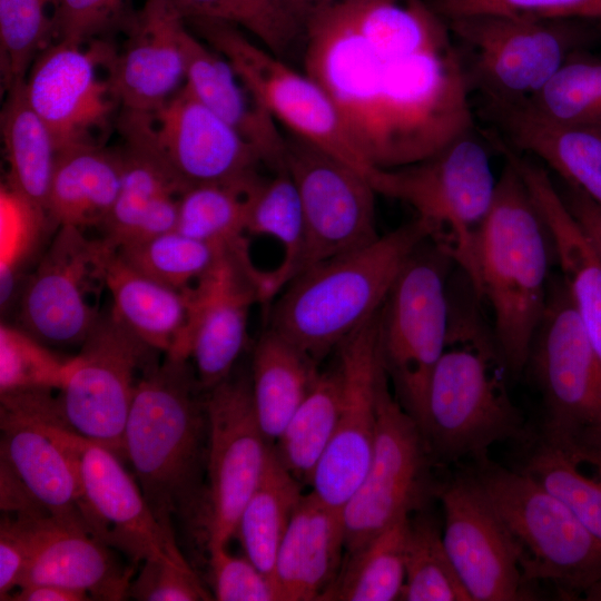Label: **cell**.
Wrapping results in <instances>:
<instances>
[{
  "label": "cell",
  "instance_id": "cell-1",
  "mask_svg": "<svg viewBox=\"0 0 601 601\" xmlns=\"http://www.w3.org/2000/svg\"><path fill=\"white\" fill-rule=\"evenodd\" d=\"M450 40L366 0H341L305 20V73L332 98L372 168L420 162L471 129V82Z\"/></svg>",
  "mask_w": 601,
  "mask_h": 601
},
{
  "label": "cell",
  "instance_id": "cell-2",
  "mask_svg": "<svg viewBox=\"0 0 601 601\" xmlns=\"http://www.w3.org/2000/svg\"><path fill=\"white\" fill-rule=\"evenodd\" d=\"M472 287L454 300L444 351L432 373L420 428L435 463L489 455L500 442H519L528 428L510 397V376L493 328Z\"/></svg>",
  "mask_w": 601,
  "mask_h": 601
},
{
  "label": "cell",
  "instance_id": "cell-3",
  "mask_svg": "<svg viewBox=\"0 0 601 601\" xmlns=\"http://www.w3.org/2000/svg\"><path fill=\"white\" fill-rule=\"evenodd\" d=\"M189 358L165 355L142 374L124 434V457L154 515L175 536V519L197 510L207 465L206 397Z\"/></svg>",
  "mask_w": 601,
  "mask_h": 601
},
{
  "label": "cell",
  "instance_id": "cell-4",
  "mask_svg": "<svg viewBox=\"0 0 601 601\" xmlns=\"http://www.w3.org/2000/svg\"><path fill=\"white\" fill-rule=\"evenodd\" d=\"M551 256L550 231L520 171L505 158L477 233L471 286L491 307L493 333L512 378L525 371L546 307Z\"/></svg>",
  "mask_w": 601,
  "mask_h": 601
},
{
  "label": "cell",
  "instance_id": "cell-5",
  "mask_svg": "<svg viewBox=\"0 0 601 601\" xmlns=\"http://www.w3.org/2000/svg\"><path fill=\"white\" fill-rule=\"evenodd\" d=\"M430 236L427 225L416 218L306 269L274 298L268 328L318 363L382 308Z\"/></svg>",
  "mask_w": 601,
  "mask_h": 601
},
{
  "label": "cell",
  "instance_id": "cell-6",
  "mask_svg": "<svg viewBox=\"0 0 601 601\" xmlns=\"http://www.w3.org/2000/svg\"><path fill=\"white\" fill-rule=\"evenodd\" d=\"M471 470L483 485L513 543L525 581L551 583L579 599L601 579V539L528 474L487 456Z\"/></svg>",
  "mask_w": 601,
  "mask_h": 601
},
{
  "label": "cell",
  "instance_id": "cell-7",
  "mask_svg": "<svg viewBox=\"0 0 601 601\" xmlns=\"http://www.w3.org/2000/svg\"><path fill=\"white\" fill-rule=\"evenodd\" d=\"M496 181L487 149L473 132L423 161L377 169L371 180L377 194L416 211V218L430 228V240L461 268L470 284L475 277L477 233Z\"/></svg>",
  "mask_w": 601,
  "mask_h": 601
},
{
  "label": "cell",
  "instance_id": "cell-8",
  "mask_svg": "<svg viewBox=\"0 0 601 601\" xmlns=\"http://www.w3.org/2000/svg\"><path fill=\"white\" fill-rule=\"evenodd\" d=\"M425 243L403 268L380 315L384 368L396 400L418 427L430 380L445 347L450 313L446 274L453 263L433 243L427 248Z\"/></svg>",
  "mask_w": 601,
  "mask_h": 601
},
{
  "label": "cell",
  "instance_id": "cell-9",
  "mask_svg": "<svg viewBox=\"0 0 601 601\" xmlns=\"http://www.w3.org/2000/svg\"><path fill=\"white\" fill-rule=\"evenodd\" d=\"M570 19L479 13L445 20L471 57L484 102L530 100L577 52L584 29Z\"/></svg>",
  "mask_w": 601,
  "mask_h": 601
},
{
  "label": "cell",
  "instance_id": "cell-10",
  "mask_svg": "<svg viewBox=\"0 0 601 601\" xmlns=\"http://www.w3.org/2000/svg\"><path fill=\"white\" fill-rule=\"evenodd\" d=\"M187 27L220 53L239 79L290 134L319 147L372 180V168L352 144L332 98L307 73L249 40L239 27L205 17L184 18Z\"/></svg>",
  "mask_w": 601,
  "mask_h": 601
},
{
  "label": "cell",
  "instance_id": "cell-11",
  "mask_svg": "<svg viewBox=\"0 0 601 601\" xmlns=\"http://www.w3.org/2000/svg\"><path fill=\"white\" fill-rule=\"evenodd\" d=\"M384 368L377 393L373 453L359 485L342 510L347 553L365 544L404 515L426 509L439 496L435 463L415 420L390 391Z\"/></svg>",
  "mask_w": 601,
  "mask_h": 601
},
{
  "label": "cell",
  "instance_id": "cell-12",
  "mask_svg": "<svg viewBox=\"0 0 601 601\" xmlns=\"http://www.w3.org/2000/svg\"><path fill=\"white\" fill-rule=\"evenodd\" d=\"M150 347L120 322L102 313L71 357L59 390L67 424L81 436L124 457V434L137 385L155 363Z\"/></svg>",
  "mask_w": 601,
  "mask_h": 601
},
{
  "label": "cell",
  "instance_id": "cell-13",
  "mask_svg": "<svg viewBox=\"0 0 601 601\" xmlns=\"http://www.w3.org/2000/svg\"><path fill=\"white\" fill-rule=\"evenodd\" d=\"M116 247L59 226L18 294L20 327L46 345H81L100 318L106 270Z\"/></svg>",
  "mask_w": 601,
  "mask_h": 601
},
{
  "label": "cell",
  "instance_id": "cell-14",
  "mask_svg": "<svg viewBox=\"0 0 601 601\" xmlns=\"http://www.w3.org/2000/svg\"><path fill=\"white\" fill-rule=\"evenodd\" d=\"M285 166L297 187L304 219L295 278L380 236L375 218L377 193L368 177L319 147L293 134L285 137Z\"/></svg>",
  "mask_w": 601,
  "mask_h": 601
},
{
  "label": "cell",
  "instance_id": "cell-15",
  "mask_svg": "<svg viewBox=\"0 0 601 601\" xmlns=\"http://www.w3.org/2000/svg\"><path fill=\"white\" fill-rule=\"evenodd\" d=\"M51 392L0 394L1 462L47 514L81 518V435L67 424Z\"/></svg>",
  "mask_w": 601,
  "mask_h": 601
},
{
  "label": "cell",
  "instance_id": "cell-16",
  "mask_svg": "<svg viewBox=\"0 0 601 601\" xmlns=\"http://www.w3.org/2000/svg\"><path fill=\"white\" fill-rule=\"evenodd\" d=\"M208 545L227 546L266 466L272 443L255 410L250 375L207 390Z\"/></svg>",
  "mask_w": 601,
  "mask_h": 601
},
{
  "label": "cell",
  "instance_id": "cell-17",
  "mask_svg": "<svg viewBox=\"0 0 601 601\" xmlns=\"http://www.w3.org/2000/svg\"><path fill=\"white\" fill-rule=\"evenodd\" d=\"M263 276L242 237L226 245L213 268L186 294V328L177 347L165 355L193 358L204 390L230 375L247 339L249 309L262 302Z\"/></svg>",
  "mask_w": 601,
  "mask_h": 601
},
{
  "label": "cell",
  "instance_id": "cell-18",
  "mask_svg": "<svg viewBox=\"0 0 601 601\" xmlns=\"http://www.w3.org/2000/svg\"><path fill=\"white\" fill-rule=\"evenodd\" d=\"M380 315L381 309L338 346L342 395L337 424L311 482L312 492L337 510H343L359 485L373 453L384 371Z\"/></svg>",
  "mask_w": 601,
  "mask_h": 601
},
{
  "label": "cell",
  "instance_id": "cell-19",
  "mask_svg": "<svg viewBox=\"0 0 601 601\" xmlns=\"http://www.w3.org/2000/svg\"><path fill=\"white\" fill-rule=\"evenodd\" d=\"M443 541L472 601L532 600L494 504L471 469L441 483Z\"/></svg>",
  "mask_w": 601,
  "mask_h": 601
},
{
  "label": "cell",
  "instance_id": "cell-20",
  "mask_svg": "<svg viewBox=\"0 0 601 601\" xmlns=\"http://www.w3.org/2000/svg\"><path fill=\"white\" fill-rule=\"evenodd\" d=\"M116 47L101 39L86 45L49 43L24 79L29 102L50 130L57 151L100 142L119 102L99 69L111 61ZM101 144V142H100Z\"/></svg>",
  "mask_w": 601,
  "mask_h": 601
},
{
  "label": "cell",
  "instance_id": "cell-21",
  "mask_svg": "<svg viewBox=\"0 0 601 601\" xmlns=\"http://www.w3.org/2000/svg\"><path fill=\"white\" fill-rule=\"evenodd\" d=\"M525 370L541 394L542 418L601 425V359L561 275L550 280Z\"/></svg>",
  "mask_w": 601,
  "mask_h": 601
},
{
  "label": "cell",
  "instance_id": "cell-22",
  "mask_svg": "<svg viewBox=\"0 0 601 601\" xmlns=\"http://www.w3.org/2000/svg\"><path fill=\"white\" fill-rule=\"evenodd\" d=\"M80 462V513L91 534L134 563L149 559L187 563L117 454L81 436Z\"/></svg>",
  "mask_w": 601,
  "mask_h": 601
},
{
  "label": "cell",
  "instance_id": "cell-23",
  "mask_svg": "<svg viewBox=\"0 0 601 601\" xmlns=\"http://www.w3.org/2000/svg\"><path fill=\"white\" fill-rule=\"evenodd\" d=\"M154 142L188 186L238 184L259 177L257 150L184 87L151 115Z\"/></svg>",
  "mask_w": 601,
  "mask_h": 601
},
{
  "label": "cell",
  "instance_id": "cell-24",
  "mask_svg": "<svg viewBox=\"0 0 601 601\" xmlns=\"http://www.w3.org/2000/svg\"><path fill=\"white\" fill-rule=\"evenodd\" d=\"M186 29L171 0H146L134 11L106 71L121 109L152 115L184 87Z\"/></svg>",
  "mask_w": 601,
  "mask_h": 601
},
{
  "label": "cell",
  "instance_id": "cell-25",
  "mask_svg": "<svg viewBox=\"0 0 601 601\" xmlns=\"http://www.w3.org/2000/svg\"><path fill=\"white\" fill-rule=\"evenodd\" d=\"M121 185L102 226L116 248L145 242L176 228L179 198L188 186L161 158L151 134V115L121 109Z\"/></svg>",
  "mask_w": 601,
  "mask_h": 601
},
{
  "label": "cell",
  "instance_id": "cell-26",
  "mask_svg": "<svg viewBox=\"0 0 601 601\" xmlns=\"http://www.w3.org/2000/svg\"><path fill=\"white\" fill-rule=\"evenodd\" d=\"M515 444L512 466L562 500L601 539V425L542 418Z\"/></svg>",
  "mask_w": 601,
  "mask_h": 601
},
{
  "label": "cell",
  "instance_id": "cell-27",
  "mask_svg": "<svg viewBox=\"0 0 601 601\" xmlns=\"http://www.w3.org/2000/svg\"><path fill=\"white\" fill-rule=\"evenodd\" d=\"M132 572L88 531L81 518L42 514L19 588L55 584L83 592L91 600L119 601L128 597Z\"/></svg>",
  "mask_w": 601,
  "mask_h": 601
},
{
  "label": "cell",
  "instance_id": "cell-28",
  "mask_svg": "<svg viewBox=\"0 0 601 601\" xmlns=\"http://www.w3.org/2000/svg\"><path fill=\"white\" fill-rule=\"evenodd\" d=\"M524 179L550 231L561 277L582 326L601 359V260L568 209L549 171L512 148L500 149Z\"/></svg>",
  "mask_w": 601,
  "mask_h": 601
},
{
  "label": "cell",
  "instance_id": "cell-29",
  "mask_svg": "<svg viewBox=\"0 0 601 601\" xmlns=\"http://www.w3.org/2000/svg\"><path fill=\"white\" fill-rule=\"evenodd\" d=\"M342 510L312 491L299 501L278 548L274 583L277 601L323 600L342 568Z\"/></svg>",
  "mask_w": 601,
  "mask_h": 601
},
{
  "label": "cell",
  "instance_id": "cell-30",
  "mask_svg": "<svg viewBox=\"0 0 601 601\" xmlns=\"http://www.w3.org/2000/svg\"><path fill=\"white\" fill-rule=\"evenodd\" d=\"M484 110L508 145L541 159L601 207V127L553 122L525 101L485 102Z\"/></svg>",
  "mask_w": 601,
  "mask_h": 601
},
{
  "label": "cell",
  "instance_id": "cell-31",
  "mask_svg": "<svg viewBox=\"0 0 601 601\" xmlns=\"http://www.w3.org/2000/svg\"><path fill=\"white\" fill-rule=\"evenodd\" d=\"M185 86L260 155L272 170L285 166V137L276 120L229 62L187 27L183 38Z\"/></svg>",
  "mask_w": 601,
  "mask_h": 601
},
{
  "label": "cell",
  "instance_id": "cell-32",
  "mask_svg": "<svg viewBox=\"0 0 601 601\" xmlns=\"http://www.w3.org/2000/svg\"><path fill=\"white\" fill-rule=\"evenodd\" d=\"M121 174L118 150L100 142L59 150L47 199L50 220L56 227L102 228L117 200Z\"/></svg>",
  "mask_w": 601,
  "mask_h": 601
},
{
  "label": "cell",
  "instance_id": "cell-33",
  "mask_svg": "<svg viewBox=\"0 0 601 601\" xmlns=\"http://www.w3.org/2000/svg\"><path fill=\"white\" fill-rule=\"evenodd\" d=\"M111 312L140 339L158 352L170 354L187 325L186 294L173 289L111 254L106 270Z\"/></svg>",
  "mask_w": 601,
  "mask_h": 601
},
{
  "label": "cell",
  "instance_id": "cell-34",
  "mask_svg": "<svg viewBox=\"0 0 601 601\" xmlns=\"http://www.w3.org/2000/svg\"><path fill=\"white\" fill-rule=\"evenodd\" d=\"M318 363L295 344L266 328L252 361V393L260 427L273 444L308 394Z\"/></svg>",
  "mask_w": 601,
  "mask_h": 601
},
{
  "label": "cell",
  "instance_id": "cell-35",
  "mask_svg": "<svg viewBox=\"0 0 601 601\" xmlns=\"http://www.w3.org/2000/svg\"><path fill=\"white\" fill-rule=\"evenodd\" d=\"M0 125L6 181L47 213L58 151L50 130L29 102L24 80L6 89Z\"/></svg>",
  "mask_w": 601,
  "mask_h": 601
},
{
  "label": "cell",
  "instance_id": "cell-36",
  "mask_svg": "<svg viewBox=\"0 0 601 601\" xmlns=\"http://www.w3.org/2000/svg\"><path fill=\"white\" fill-rule=\"evenodd\" d=\"M300 485L272 445L263 475L237 524L245 555L273 583L279 544L304 495Z\"/></svg>",
  "mask_w": 601,
  "mask_h": 601
},
{
  "label": "cell",
  "instance_id": "cell-37",
  "mask_svg": "<svg viewBox=\"0 0 601 601\" xmlns=\"http://www.w3.org/2000/svg\"><path fill=\"white\" fill-rule=\"evenodd\" d=\"M246 231L276 239L283 248L280 264L264 272L262 302L274 299L294 278L304 242V219L300 197L286 166L263 177L249 204Z\"/></svg>",
  "mask_w": 601,
  "mask_h": 601
},
{
  "label": "cell",
  "instance_id": "cell-38",
  "mask_svg": "<svg viewBox=\"0 0 601 601\" xmlns=\"http://www.w3.org/2000/svg\"><path fill=\"white\" fill-rule=\"evenodd\" d=\"M410 516L400 518L361 548L347 553L337 579L323 600H400L405 582Z\"/></svg>",
  "mask_w": 601,
  "mask_h": 601
},
{
  "label": "cell",
  "instance_id": "cell-39",
  "mask_svg": "<svg viewBox=\"0 0 601 601\" xmlns=\"http://www.w3.org/2000/svg\"><path fill=\"white\" fill-rule=\"evenodd\" d=\"M342 395L337 365L321 372L295 411L274 449L282 463L302 483L312 482L316 466L335 433Z\"/></svg>",
  "mask_w": 601,
  "mask_h": 601
},
{
  "label": "cell",
  "instance_id": "cell-40",
  "mask_svg": "<svg viewBox=\"0 0 601 601\" xmlns=\"http://www.w3.org/2000/svg\"><path fill=\"white\" fill-rule=\"evenodd\" d=\"M414 513L410 516L400 600L472 601L447 553L439 522L425 509Z\"/></svg>",
  "mask_w": 601,
  "mask_h": 601
},
{
  "label": "cell",
  "instance_id": "cell-41",
  "mask_svg": "<svg viewBox=\"0 0 601 601\" xmlns=\"http://www.w3.org/2000/svg\"><path fill=\"white\" fill-rule=\"evenodd\" d=\"M262 176L238 184H201L179 198L176 230L214 244L244 237L252 195Z\"/></svg>",
  "mask_w": 601,
  "mask_h": 601
},
{
  "label": "cell",
  "instance_id": "cell-42",
  "mask_svg": "<svg viewBox=\"0 0 601 601\" xmlns=\"http://www.w3.org/2000/svg\"><path fill=\"white\" fill-rule=\"evenodd\" d=\"M228 244L198 240L173 229L116 249L137 270L188 294L213 268Z\"/></svg>",
  "mask_w": 601,
  "mask_h": 601
},
{
  "label": "cell",
  "instance_id": "cell-43",
  "mask_svg": "<svg viewBox=\"0 0 601 601\" xmlns=\"http://www.w3.org/2000/svg\"><path fill=\"white\" fill-rule=\"evenodd\" d=\"M49 226L56 227L46 210L7 181L1 184L0 305L2 312L16 302L26 279V269L36 256Z\"/></svg>",
  "mask_w": 601,
  "mask_h": 601
},
{
  "label": "cell",
  "instance_id": "cell-44",
  "mask_svg": "<svg viewBox=\"0 0 601 601\" xmlns=\"http://www.w3.org/2000/svg\"><path fill=\"white\" fill-rule=\"evenodd\" d=\"M525 102L556 124L601 127V60L577 51Z\"/></svg>",
  "mask_w": 601,
  "mask_h": 601
},
{
  "label": "cell",
  "instance_id": "cell-45",
  "mask_svg": "<svg viewBox=\"0 0 601 601\" xmlns=\"http://www.w3.org/2000/svg\"><path fill=\"white\" fill-rule=\"evenodd\" d=\"M184 18L205 17L230 22L282 57L302 40L303 28L277 0H171Z\"/></svg>",
  "mask_w": 601,
  "mask_h": 601
},
{
  "label": "cell",
  "instance_id": "cell-46",
  "mask_svg": "<svg viewBox=\"0 0 601 601\" xmlns=\"http://www.w3.org/2000/svg\"><path fill=\"white\" fill-rule=\"evenodd\" d=\"M56 0H0V52L4 90L24 80L37 56L50 42Z\"/></svg>",
  "mask_w": 601,
  "mask_h": 601
},
{
  "label": "cell",
  "instance_id": "cell-47",
  "mask_svg": "<svg viewBox=\"0 0 601 601\" xmlns=\"http://www.w3.org/2000/svg\"><path fill=\"white\" fill-rule=\"evenodd\" d=\"M70 358L50 351L20 326L0 325V394L23 390H60Z\"/></svg>",
  "mask_w": 601,
  "mask_h": 601
},
{
  "label": "cell",
  "instance_id": "cell-48",
  "mask_svg": "<svg viewBox=\"0 0 601 601\" xmlns=\"http://www.w3.org/2000/svg\"><path fill=\"white\" fill-rule=\"evenodd\" d=\"M131 3L132 0H56L50 14L51 42L86 45L122 29L135 11Z\"/></svg>",
  "mask_w": 601,
  "mask_h": 601
},
{
  "label": "cell",
  "instance_id": "cell-49",
  "mask_svg": "<svg viewBox=\"0 0 601 601\" xmlns=\"http://www.w3.org/2000/svg\"><path fill=\"white\" fill-rule=\"evenodd\" d=\"M430 6L444 20L479 13L570 20L601 18V0H433Z\"/></svg>",
  "mask_w": 601,
  "mask_h": 601
},
{
  "label": "cell",
  "instance_id": "cell-50",
  "mask_svg": "<svg viewBox=\"0 0 601 601\" xmlns=\"http://www.w3.org/2000/svg\"><path fill=\"white\" fill-rule=\"evenodd\" d=\"M214 595L219 601H277L274 583L245 555L208 545Z\"/></svg>",
  "mask_w": 601,
  "mask_h": 601
},
{
  "label": "cell",
  "instance_id": "cell-51",
  "mask_svg": "<svg viewBox=\"0 0 601 601\" xmlns=\"http://www.w3.org/2000/svg\"><path fill=\"white\" fill-rule=\"evenodd\" d=\"M128 597L142 601H205L211 597L188 563L149 559L131 581Z\"/></svg>",
  "mask_w": 601,
  "mask_h": 601
},
{
  "label": "cell",
  "instance_id": "cell-52",
  "mask_svg": "<svg viewBox=\"0 0 601 601\" xmlns=\"http://www.w3.org/2000/svg\"><path fill=\"white\" fill-rule=\"evenodd\" d=\"M42 514H14L1 518L0 600H8L19 588L33 553L38 518Z\"/></svg>",
  "mask_w": 601,
  "mask_h": 601
},
{
  "label": "cell",
  "instance_id": "cell-53",
  "mask_svg": "<svg viewBox=\"0 0 601 601\" xmlns=\"http://www.w3.org/2000/svg\"><path fill=\"white\" fill-rule=\"evenodd\" d=\"M561 196L601 260V207L568 185Z\"/></svg>",
  "mask_w": 601,
  "mask_h": 601
},
{
  "label": "cell",
  "instance_id": "cell-54",
  "mask_svg": "<svg viewBox=\"0 0 601 601\" xmlns=\"http://www.w3.org/2000/svg\"><path fill=\"white\" fill-rule=\"evenodd\" d=\"M8 600L14 601H83L91 598L80 591L55 584H31L19 588Z\"/></svg>",
  "mask_w": 601,
  "mask_h": 601
},
{
  "label": "cell",
  "instance_id": "cell-55",
  "mask_svg": "<svg viewBox=\"0 0 601 601\" xmlns=\"http://www.w3.org/2000/svg\"><path fill=\"white\" fill-rule=\"evenodd\" d=\"M280 7L303 28L305 20L315 11L341 0H277Z\"/></svg>",
  "mask_w": 601,
  "mask_h": 601
},
{
  "label": "cell",
  "instance_id": "cell-56",
  "mask_svg": "<svg viewBox=\"0 0 601 601\" xmlns=\"http://www.w3.org/2000/svg\"><path fill=\"white\" fill-rule=\"evenodd\" d=\"M582 597L584 600L601 601V579L589 587Z\"/></svg>",
  "mask_w": 601,
  "mask_h": 601
}]
</instances>
